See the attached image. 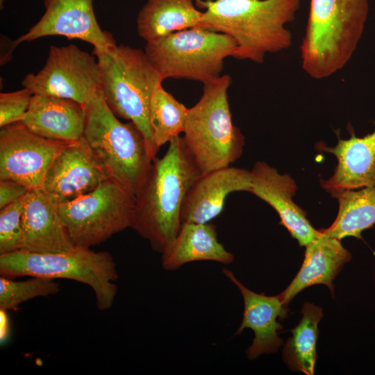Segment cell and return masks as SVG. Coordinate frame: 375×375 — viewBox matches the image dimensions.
Listing matches in <instances>:
<instances>
[{
  "instance_id": "1",
  "label": "cell",
  "mask_w": 375,
  "mask_h": 375,
  "mask_svg": "<svg viewBox=\"0 0 375 375\" xmlns=\"http://www.w3.org/2000/svg\"><path fill=\"white\" fill-rule=\"evenodd\" d=\"M201 174L183 137L174 138L161 158L152 161L144 185L135 196L131 228L162 253L181 226L184 199Z\"/></svg>"
},
{
  "instance_id": "2",
  "label": "cell",
  "mask_w": 375,
  "mask_h": 375,
  "mask_svg": "<svg viewBox=\"0 0 375 375\" xmlns=\"http://www.w3.org/2000/svg\"><path fill=\"white\" fill-rule=\"evenodd\" d=\"M204 8L199 26L231 36L237 47L233 58L260 64L268 53L288 49L292 22L301 0H194Z\"/></svg>"
},
{
  "instance_id": "3",
  "label": "cell",
  "mask_w": 375,
  "mask_h": 375,
  "mask_svg": "<svg viewBox=\"0 0 375 375\" xmlns=\"http://www.w3.org/2000/svg\"><path fill=\"white\" fill-rule=\"evenodd\" d=\"M369 0H311L301 46V66L312 78L324 79L351 58L364 31Z\"/></svg>"
},
{
  "instance_id": "4",
  "label": "cell",
  "mask_w": 375,
  "mask_h": 375,
  "mask_svg": "<svg viewBox=\"0 0 375 375\" xmlns=\"http://www.w3.org/2000/svg\"><path fill=\"white\" fill-rule=\"evenodd\" d=\"M93 54L107 105L117 117L138 128L153 160L160 149L153 139L149 108L152 96L164 77L140 49L120 44L108 49H94Z\"/></svg>"
},
{
  "instance_id": "5",
  "label": "cell",
  "mask_w": 375,
  "mask_h": 375,
  "mask_svg": "<svg viewBox=\"0 0 375 375\" xmlns=\"http://www.w3.org/2000/svg\"><path fill=\"white\" fill-rule=\"evenodd\" d=\"M83 137L108 176L135 197L153 160L142 133L133 122L118 119L101 89L86 106Z\"/></svg>"
},
{
  "instance_id": "6",
  "label": "cell",
  "mask_w": 375,
  "mask_h": 375,
  "mask_svg": "<svg viewBox=\"0 0 375 375\" xmlns=\"http://www.w3.org/2000/svg\"><path fill=\"white\" fill-rule=\"evenodd\" d=\"M231 82L226 74L204 83L199 100L188 109L183 139L201 174L231 166L243 151L244 138L230 111Z\"/></svg>"
},
{
  "instance_id": "7",
  "label": "cell",
  "mask_w": 375,
  "mask_h": 375,
  "mask_svg": "<svg viewBox=\"0 0 375 375\" xmlns=\"http://www.w3.org/2000/svg\"><path fill=\"white\" fill-rule=\"evenodd\" d=\"M1 276H38L67 278L89 285L94 291L97 307L109 309L113 304L117 287V267L107 251L74 248L57 253H35L18 250L0 254Z\"/></svg>"
},
{
  "instance_id": "8",
  "label": "cell",
  "mask_w": 375,
  "mask_h": 375,
  "mask_svg": "<svg viewBox=\"0 0 375 375\" xmlns=\"http://www.w3.org/2000/svg\"><path fill=\"white\" fill-rule=\"evenodd\" d=\"M236 47L231 36L195 26L147 42L144 52L165 79L204 83L221 76L224 59L233 57Z\"/></svg>"
},
{
  "instance_id": "9",
  "label": "cell",
  "mask_w": 375,
  "mask_h": 375,
  "mask_svg": "<svg viewBox=\"0 0 375 375\" xmlns=\"http://www.w3.org/2000/svg\"><path fill=\"white\" fill-rule=\"evenodd\" d=\"M135 197L108 178L92 191L58 204L74 247L90 249L131 226Z\"/></svg>"
},
{
  "instance_id": "10",
  "label": "cell",
  "mask_w": 375,
  "mask_h": 375,
  "mask_svg": "<svg viewBox=\"0 0 375 375\" xmlns=\"http://www.w3.org/2000/svg\"><path fill=\"white\" fill-rule=\"evenodd\" d=\"M33 94L76 101L87 106L100 90V74L95 56L75 44L51 46L44 67L28 74L22 82Z\"/></svg>"
},
{
  "instance_id": "11",
  "label": "cell",
  "mask_w": 375,
  "mask_h": 375,
  "mask_svg": "<svg viewBox=\"0 0 375 375\" xmlns=\"http://www.w3.org/2000/svg\"><path fill=\"white\" fill-rule=\"evenodd\" d=\"M69 143L37 135L21 122L1 128L0 180L17 181L30 190L42 188L50 165Z\"/></svg>"
},
{
  "instance_id": "12",
  "label": "cell",
  "mask_w": 375,
  "mask_h": 375,
  "mask_svg": "<svg viewBox=\"0 0 375 375\" xmlns=\"http://www.w3.org/2000/svg\"><path fill=\"white\" fill-rule=\"evenodd\" d=\"M45 12L27 33L13 41L15 47L46 37L60 35L79 39L94 49L116 46L112 35L103 31L97 21L92 0H44Z\"/></svg>"
},
{
  "instance_id": "13",
  "label": "cell",
  "mask_w": 375,
  "mask_h": 375,
  "mask_svg": "<svg viewBox=\"0 0 375 375\" xmlns=\"http://www.w3.org/2000/svg\"><path fill=\"white\" fill-rule=\"evenodd\" d=\"M108 178L82 137L69 143L55 158L42 188L59 204L92 191Z\"/></svg>"
},
{
  "instance_id": "14",
  "label": "cell",
  "mask_w": 375,
  "mask_h": 375,
  "mask_svg": "<svg viewBox=\"0 0 375 375\" xmlns=\"http://www.w3.org/2000/svg\"><path fill=\"white\" fill-rule=\"evenodd\" d=\"M250 192L270 205L281 224L300 246L306 247L319 234L306 218V213L293 201L297 187L288 174H281L265 162H256L251 171Z\"/></svg>"
},
{
  "instance_id": "15",
  "label": "cell",
  "mask_w": 375,
  "mask_h": 375,
  "mask_svg": "<svg viewBox=\"0 0 375 375\" xmlns=\"http://www.w3.org/2000/svg\"><path fill=\"white\" fill-rule=\"evenodd\" d=\"M251 188V171L245 169L228 166L201 174L184 199L181 223L210 222L222 212L228 194Z\"/></svg>"
},
{
  "instance_id": "16",
  "label": "cell",
  "mask_w": 375,
  "mask_h": 375,
  "mask_svg": "<svg viewBox=\"0 0 375 375\" xmlns=\"http://www.w3.org/2000/svg\"><path fill=\"white\" fill-rule=\"evenodd\" d=\"M222 272L237 286L243 298V317L235 335L240 334L245 328L251 329L254 333L253 342L247 350L249 359L276 352L283 344L278 336L283 326L278 319L285 318L288 312L280 294L267 296L254 292L240 282L231 270L224 267Z\"/></svg>"
},
{
  "instance_id": "17",
  "label": "cell",
  "mask_w": 375,
  "mask_h": 375,
  "mask_svg": "<svg viewBox=\"0 0 375 375\" xmlns=\"http://www.w3.org/2000/svg\"><path fill=\"white\" fill-rule=\"evenodd\" d=\"M20 250L57 253L75 248L58 212V203L42 188L26 194L22 213Z\"/></svg>"
},
{
  "instance_id": "18",
  "label": "cell",
  "mask_w": 375,
  "mask_h": 375,
  "mask_svg": "<svg viewBox=\"0 0 375 375\" xmlns=\"http://www.w3.org/2000/svg\"><path fill=\"white\" fill-rule=\"evenodd\" d=\"M375 124V122H374ZM318 149L333 153L338 165L333 176L321 181V185L331 194L347 190L375 188V129L363 137L352 135L348 140H338L334 147L317 144Z\"/></svg>"
},
{
  "instance_id": "19",
  "label": "cell",
  "mask_w": 375,
  "mask_h": 375,
  "mask_svg": "<svg viewBox=\"0 0 375 375\" xmlns=\"http://www.w3.org/2000/svg\"><path fill=\"white\" fill-rule=\"evenodd\" d=\"M86 106L72 99L34 94L21 122L44 138L73 142L83 134Z\"/></svg>"
},
{
  "instance_id": "20",
  "label": "cell",
  "mask_w": 375,
  "mask_h": 375,
  "mask_svg": "<svg viewBox=\"0 0 375 375\" xmlns=\"http://www.w3.org/2000/svg\"><path fill=\"white\" fill-rule=\"evenodd\" d=\"M351 255L341 244L340 240L328 236L322 229L318 235L306 246L302 265L288 287L280 294L283 304L303 289L313 285H326L334 293L333 281Z\"/></svg>"
},
{
  "instance_id": "21",
  "label": "cell",
  "mask_w": 375,
  "mask_h": 375,
  "mask_svg": "<svg viewBox=\"0 0 375 375\" xmlns=\"http://www.w3.org/2000/svg\"><path fill=\"white\" fill-rule=\"evenodd\" d=\"M162 266L175 270L195 261H215L228 265L234 256L218 241L216 226L204 224L182 223L174 240L162 251Z\"/></svg>"
},
{
  "instance_id": "22",
  "label": "cell",
  "mask_w": 375,
  "mask_h": 375,
  "mask_svg": "<svg viewBox=\"0 0 375 375\" xmlns=\"http://www.w3.org/2000/svg\"><path fill=\"white\" fill-rule=\"evenodd\" d=\"M194 0H147L139 12L137 30L147 42L161 40L169 35L199 26L203 12Z\"/></svg>"
},
{
  "instance_id": "23",
  "label": "cell",
  "mask_w": 375,
  "mask_h": 375,
  "mask_svg": "<svg viewBox=\"0 0 375 375\" xmlns=\"http://www.w3.org/2000/svg\"><path fill=\"white\" fill-rule=\"evenodd\" d=\"M331 194L338 201V213L333 223L322 231L338 240L349 236L361 238V233L375 224V188L347 190Z\"/></svg>"
},
{
  "instance_id": "24",
  "label": "cell",
  "mask_w": 375,
  "mask_h": 375,
  "mask_svg": "<svg viewBox=\"0 0 375 375\" xmlns=\"http://www.w3.org/2000/svg\"><path fill=\"white\" fill-rule=\"evenodd\" d=\"M301 311L302 317L284 344L283 358L292 372L312 375L317 360V325L323 316L322 308L306 302Z\"/></svg>"
},
{
  "instance_id": "25",
  "label": "cell",
  "mask_w": 375,
  "mask_h": 375,
  "mask_svg": "<svg viewBox=\"0 0 375 375\" xmlns=\"http://www.w3.org/2000/svg\"><path fill=\"white\" fill-rule=\"evenodd\" d=\"M188 109L162 85L156 89L150 103L149 119L153 139L159 149L183 133Z\"/></svg>"
},
{
  "instance_id": "26",
  "label": "cell",
  "mask_w": 375,
  "mask_h": 375,
  "mask_svg": "<svg viewBox=\"0 0 375 375\" xmlns=\"http://www.w3.org/2000/svg\"><path fill=\"white\" fill-rule=\"evenodd\" d=\"M59 291V284L51 278L31 276L26 281H16L1 276L0 310H16L21 303L29 299L55 295Z\"/></svg>"
},
{
  "instance_id": "27",
  "label": "cell",
  "mask_w": 375,
  "mask_h": 375,
  "mask_svg": "<svg viewBox=\"0 0 375 375\" xmlns=\"http://www.w3.org/2000/svg\"><path fill=\"white\" fill-rule=\"evenodd\" d=\"M26 197L0 209V254L21 249L22 213Z\"/></svg>"
},
{
  "instance_id": "28",
  "label": "cell",
  "mask_w": 375,
  "mask_h": 375,
  "mask_svg": "<svg viewBox=\"0 0 375 375\" xmlns=\"http://www.w3.org/2000/svg\"><path fill=\"white\" fill-rule=\"evenodd\" d=\"M34 94L28 88L0 94V127L21 122Z\"/></svg>"
},
{
  "instance_id": "29",
  "label": "cell",
  "mask_w": 375,
  "mask_h": 375,
  "mask_svg": "<svg viewBox=\"0 0 375 375\" xmlns=\"http://www.w3.org/2000/svg\"><path fill=\"white\" fill-rule=\"evenodd\" d=\"M30 191L23 184L9 179L0 180V209L25 197Z\"/></svg>"
},
{
  "instance_id": "30",
  "label": "cell",
  "mask_w": 375,
  "mask_h": 375,
  "mask_svg": "<svg viewBox=\"0 0 375 375\" xmlns=\"http://www.w3.org/2000/svg\"><path fill=\"white\" fill-rule=\"evenodd\" d=\"M8 318L6 311L0 310V340L3 341L8 333Z\"/></svg>"
},
{
  "instance_id": "31",
  "label": "cell",
  "mask_w": 375,
  "mask_h": 375,
  "mask_svg": "<svg viewBox=\"0 0 375 375\" xmlns=\"http://www.w3.org/2000/svg\"><path fill=\"white\" fill-rule=\"evenodd\" d=\"M3 2H4V0H0V7H1V9L3 8Z\"/></svg>"
}]
</instances>
